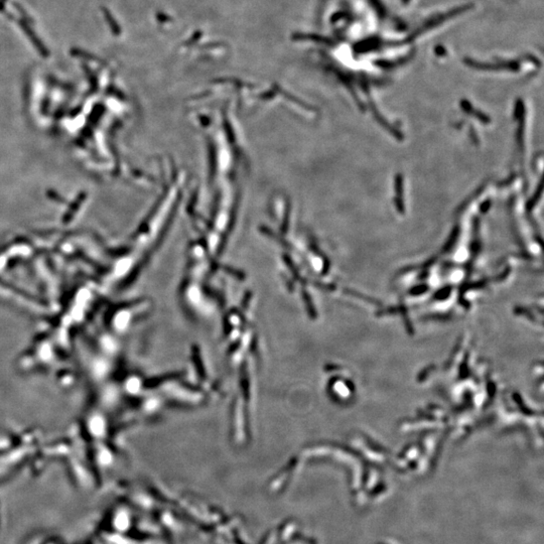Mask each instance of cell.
<instances>
[{"label":"cell","instance_id":"3957f363","mask_svg":"<svg viewBox=\"0 0 544 544\" xmlns=\"http://www.w3.org/2000/svg\"><path fill=\"white\" fill-rule=\"evenodd\" d=\"M104 14H105V18H106L107 21L109 22V24H110V26H111L112 32H113L114 34H118L119 28H118V26H117V24H115V21H114V19H113V18H112L111 14H110V12H108V10L104 9Z\"/></svg>","mask_w":544,"mask_h":544},{"label":"cell","instance_id":"6da1fadb","mask_svg":"<svg viewBox=\"0 0 544 544\" xmlns=\"http://www.w3.org/2000/svg\"><path fill=\"white\" fill-rule=\"evenodd\" d=\"M19 26L22 28V31L25 33V35L29 38L31 41L33 42V45L38 49V53L43 56V57H47L49 56V51L47 50V48L43 46V43L40 41V39L37 37V35L34 33L33 29L31 28L25 21L23 20H19Z\"/></svg>","mask_w":544,"mask_h":544},{"label":"cell","instance_id":"277c9868","mask_svg":"<svg viewBox=\"0 0 544 544\" xmlns=\"http://www.w3.org/2000/svg\"><path fill=\"white\" fill-rule=\"evenodd\" d=\"M5 1H6V0H0V11H3Z\"/></svg>","mask_w":544,"mask_h":544},{"label":"cell","instance_id":"7a4b0ae2","mask_svg":"<svg viewBox=\"0 0 544 544\" xmlns=\"http://www.w3.org/2000/svg\"><path fill=\"white\" fill-rule=\"evenodd\" d=\"M71 54H72L73 56H78V57L86 58V60H88V61H98V58L95 57L94 56H92L91 54L87 53V52H84V51H81V50L74 49V50H72V51H71Z\"/></svg>","mask_w":544,"mask_h":544}]
</instances>
